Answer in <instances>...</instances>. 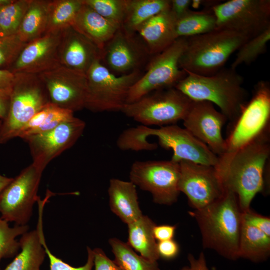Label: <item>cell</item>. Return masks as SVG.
Instances as JSON below:
<instances>
[{
  "label": "cell",
  "mask_w": 270,
  "mask_h": 270,
  "mask_svg": "<svg viewBox=\"0 0 270 270\" xmlns=\"http://www.w3.org/2000/svg\"></svg>",
  "instance_id": "681fc988"
},
{
  "label": "cell",
  "mask_w": 270,
  "mask_h": 270,
  "mask_svg": "<svg viewBox=\"0 0 270 270\" xmlns=\"http://www.w3.org/2000/svg\"><path fill=\"white\" fill-rule=\"evenodd\" d=\"M176 226L170 225H156L154 228L153 233L154 238L158 242L173 240Z\"/></svg>",
  "instance_id": "60d3db41"
},
{
  "label": "cell",
  "mask_w": 270,
  "mask_h": 270,
  "mask_svg": "<svg viewBox=\"0 0 270 270\" xmlns=\"http://www.w3.org/2000/svg\"><path fill=\"white\" fill-rule=\"evenodd\" d=\"M43 170L32 164L0 194L1 218L26 226L32 214L34 204L40 197L38 192Z\"/></svg>",
  "instance_id": "4fadbf2b"
},
{
  "label": "cell",
  "mask_w": 270,
  "mask_h": 270,
  "mask_svg": "<svg viewBox=\"0 0 270 270\" xmlns=\"http://www.w3.org/2000/svg\"><path fill=\"white\" fill-rule=\"evenodd\" d=\"M180 164L172 161H137L130 168V182L150 192L156 204L170 206L176 202L180 192Z\"/></svg>",
  "instance_id": "7c38bea8"
},
{
  "label": "cell",
  "mask_w": 270,
  "mask_h": 270,
  "mask_svg": "<svg viewBox=\"0 0 270 270\" xmlns=\"http://www.w3.org/2000/svg\"><path fill=\"white\" fill-rule=\"evenodd\" d=\"M51 0H31L17 35L25 44L46 34Z\"/></svg>",
  "instance_id": "d4e9b609"
},
{
  "label": "cell",
  "mask_w": 270,
  "mask_h": 270,
  "mask_svg": "<svg viewBox=\"0 0 270 270\" xmlns=\"http://www.w3.org/2000/svg\"><path fill=\"white\" fill-rule=\"evenodd\" d=\"M192 4V0H171L170 10L178 20L190 10Z\"/></svg>",
  "instance_id": "b9f144b4"
},
{
  "label": "cell",
  "mask_w": 270,
  "mask_h": 270,
  "mask_svg": "<svg viewBox=\"0 0 270 270\" xmlns=\"http://www.w3.org/2000/svg\"><path fill=\"white\" fill-rule=\"evenodd\" d=\"M39 234L42 244L50 259V270H92L94 266V255L93 250L88 247V258L86 263L79 268L72 267L62 260L54 256L48 249L44 236L42 220L39 219L36 230Z\"/></svg>",
  "instance_id": "8d00e7d4"
},
{
  "label": "cell",
  "mask_w": 270,
  "mask_h": 270,
  "mask_svg": "<svg viewBox=\"0 0 270 270\" xmlns=\"http://www.w3.org/2000/svg\"><path fill=\"white\" fill-rule=\"evenodd\" d=\"M86 126L84 121L74 116L50 131L26 138L32 158V164L44 171L54 159L76 142Z\"/></svg>",
  "instance_id": "e0dca14e"
},
{
  "label": "cell",
  "mask_w": 270,
  "mask_h": 270,
  "mask_svg": "<svg viewBox=\"0 0 270 270\" xmlns=\"http://www.w3.org/2000/svg\"><path fill=\"white\" fill-rule=\"evenodd\" d=\"M20 244L22 252L5 270H40L46 254L38 230L24 234Z\"/></svg>",
  "instance_id": "4316f807"
},
{
  "label": "cell",
  "mask_w": 270,
  "mask_h": 270,
  "mask_svg": "<svg viewBox=\"0 0 270 270\" xmlns=\"http://www.w3.org/2000/svg\"><path fill=\"white\" fill-rule=\"evenodd\" d=\"M182 121L184 128L206 144L218 158L225 154L226 144L222 130L228 120L216 110L213 104L206 101H193Z\"/></svg>",
  "instance_id": "ac0fdd59"
},
{
  "label": "cell",
  "mask_w": 270,
  "mask_h": 270,
  "mask_svg": "<svg viewBox=\"0 0 270 270\" xmlns=\"http://www.w3.org/2000/svg\"><path fill=\"white\" fill-rule=\"evenodd\" d=\"M126 133L130 144L142 150L152 146V143L147 140L149 136L157 137L162 148L173 151L171 160L176 162L188 161L216 166L219 162V158L206 144L186 129L176 124L158 128L142 125L127 129Z\"/></svg>",
  "instance_id": "5b68a950"
},
{
  "label": "cell",
  "mask_w": 270,
  "mask_h": 270,
  "mask_svg": "<svg viewBox=\"0 0 270 270\" xmlns=\"http://www.w3.org/2000/svg\"><path fill=\"white\" fill-rule=\"evenodd\" d=\"M112 212L128 225L143 214L140 208L136 186L131 182L110 180L108 190Z\"/></svg>",
  "instance_id": "603a6c76"
},
{
  "label": "cell",
  "mask_w": 270,
  "mask_h": 270,
  "mask_svg": "<svg viewBox=\"0 0 270 270\" xmlns=\"http://www.w3.org/2000/svg\"><path fill=\"white\" fill-rule=\"evenodd\" d=\"M120 27L84 3L72 26L102 51Z\"/></svg>",
  "instance_id": "7402d4cb"
},
{
  "label": "cell",
  "mask_w": 270,
  "mask_h": 270,
  "mask_svg": "<svg viewBox=\"0 0 270 270\" xmlns=\"http://www.w3.org/2000/svg\"><path fill=\"white\" fill-rule=\"evenodd\" d=\"M270 84L261 80L254 87L249 100L226 140L228 156L270 132ZM220 157V158H222Z\"/></svg>",
  "instance_id": "9c48e42d"
},
{
  "label": "cell",
  "mask_w": 270,
  "mask_h": 270,
  "mask_svg": "<svg viewBox=\"0 0 270 270\" xmlns=\"http://www.w3.org/2000/svg\"><path fill=\"white\" fill-rule=\"evenodd\" d=\"M243 219L270 236V218L260 215L250 209L243 212Z\"/></svg>",
  "instance_id": "74e56055"
},
{
  "label": "cell",
  "mask_w": 270,
  "mask_h": 270,
  "mask_svg": "<svg viewBox=\"0 0 270 270\" xmlns=\"http://www.w3.org/2000/svg\"><path fill=\"white\" fill-rule=\"evenodd\" d=\"M189 214L198 225L204 248L213 250L229 260L240 258L243 212L234 192L226 190L218 200Z\"/></svg>",
  "instance_id": "7a4b0ae2"
},
{
  "label": "cell",
  "mask_w": 270,
  "mask_h": 270,
  "mask_svg": "<svg viewBox=\"0 0 270 270\" xmlns=\"http://www.w3.org/2000/svg\"><path fill=\"white\" fill-rule=\"evenodd\" d=\"M179 164L178 190L194 210L205 208L223 196L226 190L215 166L188 161Z\"/></svg>",
  "instance_id": "5bb4252c"
},
{
  "label": "cell",
  "mask_w": 270,
  "mask_h": 270,
  "mask_svg": "<svg viewBox=\"0 0 270 270\" xmlns=\"http://www.w3.org/2000/svg\"><path fill=\"white\" fill-rule=\"evenodd\" d=\"M31 0H13L0 8V38L17 34Z\"/></svg>",
  "instance_id": "1f68e13d"
},
{
  "label": "cell",
  "mask_w": 270,
  "mask_h": 270,
  "mask_svg": "<svg viewBox=\"0 0 270 270\" xmlns=\"http://www.w3.org/2000/svg\"><path fill=\"white\" fill-rule=\"evenodd\" d=\"M102 57V51L72 27L62 32L58 50L60 66L86 74Z\"/></svg>",
  "instance_id": "ffe728a7"
},
{
  "label": "cell",
  "mask_w": 270,
  "mask_h": 270,
  "mask_svg": "<svg viewBox=\"0 0 270 270\" xmlns=\"http://www.w3.org/2000/svg\"><path fill=\"white\" fill-rule=\"evenodd\" d=\"M109 244L114 256V260L121 270H160L158 262L138 255L127 243L112 238Z\"/></svg>",
  "instance_id": "4dcf8cb0"
},
{
  "label": "cell",
  "mask_w": 270,
  "mask_h": 270,
  "mask_svg": "<svg viewBox=\"0 0 270 270\" xmlns=\"http://www.w3.org/2000/svg\"><path fill=\"white\" fill-rule=\"evenodd\" d=\"M12 86L0 88V120H4L6 117L10 104Z\"/></svg>",
  "instance_id": "7bdbcfd3"
},
{
  "label": "cell",
  "mask_w": 270,
  "mask_h": 270,
  "mask_svg": "<svg viewBox=\"0 0 270 270\" xmlns=\"http://www.w3.org/2000/svg\"><path fill=\"white\" fill-rule=\"evenodd\" d=\"M192 102L181 92L172 88L153 92L126 104L122 112L143 126L161 127L182 121Z\"/></svg>",
  "instance_id": "ba28073f"
},
{
  "label": "cell",
  "mask_w": 270,
  "mask_h": 270,
  "mask_svg": "<svg viewBox=\"0 0 270 270\" xmlns=\"http://www.w3.org/2000/svg\"><path fill=\"white\" fill-rule=\"evenodd\" d=\"M175 88L193 101H206L216 105L232 125L249 101L244 87V78L236 70L223 68L216 74L200 76L186 72Z\"/></svg>",
  "instance_id": "3957f363"
},
{
  "label": "cell",
  "mask_w": 270,
  "mask_h": 270,
  "mask_svg": "<svg viewBox=\"0 0 270 270\" xmlns=\"http://www.w3.org/2000/svg\"><path fill=\"white\" fill-rule=\"evenodd\" d=\"M26 44L17 34L0 38V69L8 70Z\"/></svg>",
  "instance_id": "d590c367"
},
{
  "label": "cell",
  "mask_w": 270,
  "mask_h": 270,
  "mask_svg": "<svg viewBox=\"0 0 270 270\" xmlns=\"http://www.w3.org/2000/svg\"><path fill=\"white\" fill-rule=\"evenodd\" d=\"M50 103L38 74H15L8 114L0 127V144L18 138L27 122Z\"/></svg>",
  "instance_id": "8992f818"
},
{
  "label": "cell",
  "mask_w": 270,
  "mask_h": 270,
  "mask_svg": "<svg viewBox=\"0 0 270 270\" xmlns=\"http://www.w3.org/2000/svg\"><path fill=\"white\" fill-rule=\"evenodd\" d=\"M270 254V236L242 220L239 256L254 262L266 260Z\"/></svg>",
  "instance_id": "484cf974"
},
{
  "label": "cell",
  "mask_w": 270,
  "mask_h": 270,
  "mask_svg": "<svg viewBox=\"0 0 270 270\" xmlns=\"http://www.w3.org/2000/svg\"><path fill=\"white\" fill-rule=\"evenodd\" d=\"M186 44L187 38H178L164 51L152 56L146 72L130 88L126 104L133 103L153 92L174 88L184 78L187 73L180 68V60Z\"/></svg>",
  "instance_id": "30bf717a"
},
{
  "label": "cell",
  "mask_w": 270,
  "mask_h": 270,
  "mask_svg": "<svg viewBox=\"0 0 270 270\" xmlns=\"http://www.w3.org/2000/svg\"><path fill=\"white\" fill-rule=\"evenodd\" d=\"M82 2L106 20L122 26L128 0H82Z\"/></svg>",
  "instance_id": "836d02e7"
},
{
  "label": "cell",
  "mask_w": 270,
  "mask_h": 270,
  "mask_svg": "<svg viewBox=\"0 0 270 270\" xmlns=\"http://www.w3.org/2000/svg\"><path fill=\"white\" fill-rule=\"evenodd\" d=\"M156 225L152 219L144 215L128 225V237L127 244L142 257L153 262H158L160 259L157 250L158 242L153 233Z\"/></svg>",
  "instance_id": "cb8c5ba5"
},
{
  "label": "cell",
  "mask_w": 270,
  "mask_h": 270,
  "mask_svg": "<svg viewBox=\"0 0 270 270\" xmlns=\"http://www.w3.org/2000/svg\"><path fill=\"white\" fill-rule=\"evenodd\" d=\"M248 40L237 32L221 28L187 38L180 67L198 75H213L224 68L230 58Z\"/></svg>",
  "instance_id": "277c9868"
},
{
  "label": "cell",
  "mask_w": 270,
  "mask_h": 270,
  "mask_svg": "<svg viewBox=\"0 0 270 270\" xmlns=\"http://www.w3.org/2000/svg\"><path fill=\"white\" fill-rule=\"evenodd\" d=\"M170 0H128L126 18L122 26L136 32L146 22L170 9Z\"/></svg>",
  "instance_id": "83f0119b"
},
{
  "label": "cell",
  "mask_w": 270,
  "mask_h": 270,
  "mask_svg": "<svg viewBox=\"0 0 270 270\" xmlns=\"http://www.w3.org/2000/svg\"><path fill=\"white\" fill-rule=\"evenodd\" d=\"M15 78V74L0 69V88L10 87Z\"/></svg>",
  "instance_id": "f6af8a7d"
},
{
  "label": "cell",
  "mask_w": 270,
  "mask_h": 270,
  "mask_svg": "<svg viewBox=\"0 0 270 270\" xmlns=\"http://www.w3.org/2000/svg\"><path fill=\"white\" fill-rule=\"evenodd\" d=\"M2 120H0V127L1 126Z\"/></svg>",
  "instance_id": "c3c4849f"
},
{
  "label": "cell",
  "mask_w": 270,
  "mask_h": 270,
  "mask_svg": "<svg viewBox=\"0 0 270 270\" xmlns=\"http://www.w3.org/2000/svg\"><path fill=\"white\" fill-rule=\"evenodd\" d=\"M218 28L212 8L202 10H190L176 23L178 38H189L211 32Z\"/></svg>",
  "instance_id": "f1b7e54d"
},
{
  "label": "cell",
  "mask_w": 270,
  "mask_h": 270,
  "mask_svg": "<svg viewBox=\"0 0 270 270\" xmlns=\"http://www.w3.org/2000/svg\"><path fill=\"white\" fill-rule=\"evenodd\" d=\"M82 0H51L46 33L62 32L72 27Z\"/></svg>",
  "instance_id": "f546056e"
},
{
  "label": "cell",
  "mask_w": 270,
  "mask_h": 270,
  "mask_svg": "<svg viewBox=\"0 0 270 270\" xmlns=\"http://www.w3.org/2000/svg\"><path fill=\"white\" fill-rule=\"evenodd\" d=\"M188 260L189 265L182 268L180 270H209L203 252L200 253L198 258L190 254L188 256Z\"/></svg>",
  "instance_id": "ee69618b"
},
{
  "label": "cell",
  "mask_w": 270,
  "mask_h": 270,
  "mask_svg": "<svg viewBox=\"0 0 270 270\" xmlns=\"http://www.w3.org/2000/svg\"><path fill=\"white\" fill-rule=\"evenodd\" d=\"M218 28L254 38L270 28V0H230L212 7Z\"/></svg>",
  "instance_id": "8fae6325"
},
{
  "label": "cell",
  "mask_w": 270,
  "mask_h": 270,
  "mask_svg": "<svg viewBox=\"0 0 270 270\" xmlns=\"http://www.w3.org/2000/svg\"><path fill=\"white\" fill-rule=\"evenodd\" d=\"M157 250L160 258L172 260L178 255L180 247L178 244L173 239L158 242Z\"/></svg>",
  "instance_id": "f35d334b"
},
{
  "label": "cell",
  "mask_w": 270,
  "mask_h": 270,
  "mask_svg": "<svg viewBox=\"0 0 270 270\" xmlns=\"http://www.w3.org/2000/svg\"><path fill=\"white\" fill-rule=\"evenodd\" d=\"M270 156V132L228 156L215 166L226 190L237 196L243 212L266 188Z\"/></svg>",
  "instance_id": "6da1fadb"
},
{
  "label": "cell",
  "mask_w": 270,
  "mask_h": 270,
  "mask_svg": "<svg viewBox=\"0 0 270 270\" xmlns=\"http://www.w3.org/2000/svg\"><path fill=\"white\" fill-rule=\"evenodd\" d=\"M143 74L140 70L118 76L96 60L86 74L87 94L85 108L94 112H122L129 91Z\"/></svg>",
  "instance_id": "52a82bcc"
},
{
  "label": "cell",
  "mask_w": 270,
  "mask_h": 270,
  "mask_svg": "<svg viewBox=\"0 0 270 270\" xmlns=\"http://www.w3.org/2000/svg\"><path fill=\"white\" fill-rule=\"evenodd\" d=\"M28 229L26 225L10 228L8 222L0 218V260L16 254L20 246L16 238L27 232Z\"/></svg>",
  "instance_id": "e575fe53"
},
{
  "label": "cell",
  "mask_w": 270,
  "mask_h": 270,
  "mask_svg": "<svg viewBox=\"0 0 270 270\" xmlns=\"http://www.w3.org/2000/svg\"><path fill=\"white\" fill-rule=\"evenodd\" d=\"M270 40V28L258 36L248 40L237 51V54L230 68H236L242 64L249 65L266 53Z\"/></svg>",
  "instance_id": "d6a6232c"
},
{
  "label": "cell",
  "mask_w": 270,
  "mask_h": 270,
  "mask_svg": "<svg viewBox=\"0 0 270 270\" xmlns=\"http://www.w3.org/2000/svg\"><path fill=\"white\" fill-rule=\"evenodd\" d=\"M38 76L52 104L74 113L85 108L86 74L59 66Z\"/></svg>",
  "instance_id": "2e32d148"
},
{
  "label": "cell",
  "mask_w": 270,
  "mask_h": 270,
  "mask_svg": "<svg viewBox=\"0 0 270 270\" xmlns=\"http://www.w3.org/2000/svg\"><path fill=\"white\" fill-rule=\"evenodd\" d=\"M13 178L2 176L0 174V194L12 182Z\"/></svg>",
  "instance_id": "bcb514c9"
},
{
  "label": "cell",
  "mask_w": 270,
  "mask_h": 270,
  "mask_svg": "<svg viewBox=\"0 0 270 270\" xmlns=\"http://www.w3.org/2000/svg\"><path fill=\"white\" fill-rule=\"evenodd\" d=\"M176 18L170 9L154 16L138 30L151 56L164 51L178 38Z\"/></svg>",
  "instance_id": "44dd1931"
},
{
  "label": "cell",
  "mask_w": 270,
  "mask_h": 270,
  "mask_svg": "<svg viewBox=\"0 0 270 270\" xmlns=\"http://www.w3.org/2000/svg\"><path fill=\"white\" fill-rule=\"evenodd\" d=\"M136 34L121 26L103 49L101 62L116 75L140 70L151 56L146 46Z\"/></svg>",
  "instance_id": "9a60e30c"
},
{
  "label": "cell",
  "mask_w": 270,
  "mask_h": 270,
  "mask_svg": "<svg viewBox=\"0 0 270 270\" xmlns=\"http://www.w3.org/2000/svg\"><path fill=\"white\" fill-rule=\"evenodd\" d=\"M62 33H46L26 44L8 70L14 74H40L60 66L58 50Z\"/></svg>",
  "instance_id": "d6986e66"
},
{
  "label": "cell",
  "mask_w": 270,
  "mask_h": 270,
  "mask_svg": "<svg viewBox=\"0 0 270 270\" xmlns=\"http://www.w3.org/2000/svg\"><path fill=\"white\" fill-rule=\"evenodd\" d=\"M13 0H0V8L10 4Z\"/></svg>",
  "instance_id": "7dc6e473"
},
{
  "label": "cell",
  "mask_w": 270,
  "mask_h": 270,
  "mask_svg": "<svg viewBox=\"0 0 270 270\" xmlns=\"http://www.w3.org/2000/svg\"><path fill=\"white\" fill-rule=\"evenodd\" d=\"M93 252L95 270H121L101 248H96L93 250Z\"/></svg>",
  "instance_id": "ab89813d"
}]
</instances>
